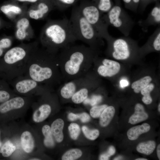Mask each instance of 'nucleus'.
Returning <instances> with one entry per match:
<instances>
[{
	"instance_id": "obj_1",
	"label": "nucleus",
	"mask_w": 160,
	"mask_h": 160,
	"mask_svg": "<svg viewBox=\"0 0 160 160\" xmlns=\"http://www.w3.org/2000/svg\"><path fill=\"white\" fill-rule=\"evenodd\" d=\"M57 54L63 81L81 77L89 71L97 57L96 49L84 45L68 46Z\"/></svg>"
},
{
	"instance_id": "obj_2",
	"label": "nucleus",
	"mask_w": 160,
	"mask_h": 160,
	"mask_svg": "<svg viewBox=\"0 0 160 160\" xmlns=\"http://www.w3.org/2000/svg\"><path fill=\"white\" fill-rule=\"evenodd\" d=\"M24 75L52 87L63 81L57 53L35 47L28 58Z\"/></svg>"
},
{
	"instance_id": "obj_3",
	"label": "nucleus",
	"mask_w": 160,
	"mask_h": 160,
	"mask_svg": "<svg viewBox=\"0 0 160 160\" xmlns=\"http://www.w3.org/2000/svg\"><path fill=\"white\" fill-rule=\"evenodd\" d=\"M40 39L45 49L55 53L77 40L69 20L66 17L48 21L42 30Z\"/></svg>"
},
{
	"instance_id": "obj_4",
	"label": "nucleus",
	"mask_w": 160,
	"mask_h": 160,
	"mask_svg": "<svg viewBox=\"0 0 160 160\" xmlns=\"http://www.w3.org/2000/svg\"><path fill=\"white\" fill-rule=\"evenodd\" d=\"M36 44H21L10 48L0 58L1 77L10 81L24 75L29 56Z\"/></svg>"
},
{
	"instance_id": "obj_5",
	"label": "nucleus",
	"mask_w": 160,
	"mask_h": 160,
	"mask_svg": "<svg viewBox=\"0 0 160 160\" xmlns=\"http://www.w3.org/2000/svg\"><path fill=\"white\" fill-rule=\"evenodd\" d=\"M73 33L77 40L85 43L96 49L102 38L95 29L81 13L78 6H74L69 19Z\"/></svg>"
},
{
	"instance_id": "obj_6",
	"label": "nucleus",
	"mask_w": 160,
	"mask_h": 160,
	"mask_svg": "<svg viewBox=\"0 0 160 160\" xmlns=\"http://www.w3.org/2000/svg\"><path fill=\"white\" fill-rule=\"evenodd\" d=\"M33 97L17 95L0 103V125L24 116L34 101Z\"/></svg>"
},
{
	"instance_id": "obj_7",
	"label": "nucleus",
	"mask_w": 160,
	"mask_h": 160,
	"mask_svg": "<svg viewBox=\"0 0 160 160\" xmlns=\"http://www.w3.org/2000/svg\"><path fill=\"white\" fill-rule=\"evenodd\" d=\"M9 82L14 91L20 95L39 96L47 92L53 91V87L39 83L24 75L17 77Z\"/></svg>"
},
{
	"instance_id": "obj_8",
	"label": "nucleus",
	"mask_w": 160,
	"mask_h": 160,
	"mask_svg": "<svg viewBox=\"0 0 160 160\" xmlns=\"http://www.w3.org/2000/svg\"><path fill=\"white\" fill-rule=\"evenodd\" d=\"M78 7L82 15L95 29L100 36L105 39L109 35L107 24L102 13L94 3L89 0H81Z\"/></svg>"
},
{
	"instance_id": "obj_9",
	"label": "nucleus",
	"mask_w": 160,
	"mask_h": 160,
	"mask_svg": "<svg viewBox=\"0 0 160 160\" xmlns=\"http://www.w3.org/2000/svg\"><path fill=\"white\" fill-rule=\"evenodd\" d=\"M18 135L21 148L27 156V158L38 155L40 151V139L33 127L26 124L22 125L19 127Z\"/></svg>"
},
{
	"instance_id": "obj_10",
	"label": "nucleus",
	"mask_w": 160,
	"mask_h": 160,
	"mask_svg": "<svg viewBox=\"0 0 160 160\" xmlns=\"http://www.w3.org/2000/svg\"><path fill=\"white\" fill-rule=\"evenodd\" d=\"M52 91L47 92L39 96L36 101L33 102L32 120L35 124L42 123L50 115L55 102V95Z\"/></svg>"
},
{
	"instance_id": "obj_11",
	"label": "nucleus",
	"mask_w": 160,
	"mask_h": 160,
	"mask_svg": "<svg viewBox=\"0 0 160 160\" xmlns=\"http://www.w3.org/2000/svg\"><path fill=\"white\" fill-rule=\"evenodd\" d=\"M95 74L89 71L87 74V79L84 84L73 95L72 101L74 103L80 104L88 97L90 92L97 86Z\"/></svg>"
},
{
	"instance_id": "obj_12",
	"label": "nucleus",
	"mask_w": 160,
	"mask_h": 160,
	"mask_svg": "<svg viewBox=\"0 0 160 160\" xmlns=\"http://www.w3.org/2000/svg\"><path fill=\"white\" fill-rule=\"evenodd\" d=\"M87 74L81 77L65 82L61 85L58 89V93L61 97L66 100L71 99L73 95L85 83Z\"/></svg>"
},
{
	"instance_id": "obj_13",
	"label": "nucleus",
	"mask_w": 160,
	"mask_h": 160,
	"mask_svg": "<svg viewBox=\"0 0 160 160\" xmlns=\"http://www.w3.org/2000/svg\"><path fill=\"white\" fill-rule=\"evenodd\" d=\"M96 65L97 74L103 77H111L117 74L121 69V65L117 61L107 58H103Z\"/></svg>"
},
{
	"instance_id": "obj_14",
	"label": "nucleus",
	"mask_w": 160,
	"mask_h": 160,
	"mask_svg": "<svg viewBox=\"0 0 160 160\" xmlns=\"http://www.w3.org/2000/svg\"><path fill=\"white\" fill-rule=\"evenodd\" d=\"M55 7L52 0H41L29 9L28 15L32 19H41L45 17Z\"/></svg>"
},
{
	"instance_id": "obj_15",
	"label": "nucleus",
	"mask_w": 160,
	"mask_h": 160,
	"mask_svg": "<svg viewBox=\"0 0 160 160\" xmlns=\"http://www.w3.org/2000/svg\"><path fill=\"white\" fill-rule=\"evenodd\" d=\"M112 57L118 60H124L129 57L130 50L128 42L125 39L119 38L115 39L112 43Z\"/></svg>"
},
{
	"instance_id": "obj_16",
	"label": "nucleus",
	"mask_w": 160,
	"mask_h": 160,
	"mask_svg": "<svg viewBox=\"0 0 160 160\" xmlns=\"http://www.w3.org/2000/svg\"><path fill=\"white\" fill-rule=\"evenodd\" d=\"M103 16V19L108 25V23L116 28L121 29L123 27L124 21L123 13L122 12L121 8L119 6H115L112 8Z\"/></svg>"
},
{
	"instance_id": "obj_17",
	"label": "nucleus",
	"mask_w": 160,
	"mask_h": 160,
	"mask_svg": "<svg viewBox=\"0 0 160 160\" xmlns=\"http://www.w3.org/2000/svg\"><path fill=\"white\" fill-rule=\"evenodd\" d=\"M30 28V22L27 18L24 17L19 19L16 25L15 36L17 38L20 40L27 39Z\"/></svg>"
},
{
	"instance_id": "obj_18",
	"label": "nucleus",
	"mask_w": 160,
	"mask_h": 160,
	"mask_svg": "<svg viewBox=\"0 0 160 160\" xmlns=\"http://www.w3.org/2000/svg\"><path fill=\"white\" fill-rule=\"evenodd\" d=\"M148 117L143 106L140 103H137L135 106L134 113L129 118L128 123L132 124H136L146 120Z\"/></svg>"
},
{
	"instance_id": "obj_19",
	"label": "nucleus",
	"mask_w": 160,
	"mask_h": 160,
	"mask_svg": "<svg viewBox=\"0 0 160 160\" xmlns=\"http://www.w3.org/2000/svg\"><path fill=\"white\" fill-rule=\"evenodd\" d=\"M64 126V121L60 118H58L54 120L50 126L54 140L58 143L61 142L63 139V130Z\"/></svg>"
},
{
	"instance_id": "obj_20",
	"label": "nucleus",
	"mask_w": 160,
	"mask_h": 160,
	"mask_svg": "<svg viewBox=\"0 0 160 160\" xmlns=\"http://www.w3.org/2000/svg\"><path fill=\"white\" fill-rule=\"evenodd\" d=\"M17 95L11 88L8 82L0 77V103Z\"/></svg>"
},
{
	"instance_id": "obj_21",
	"label": "nucleus",
	"mask_w": 160,
	"mask_h": 160,
	"mask_svg": "<svg viewBox=\"0 0 160 160\" xmlns=\"http://www.w3.org/2000/svg\"><path fill=\"white\" fill-rule=\"evenodd\" d=\"M151 128L150 126L147 123L133 127L129 129L127 132L128 139L134 140L137 139L141 134L148 132Z\"/></svg>"
},
{
	"instance_id": "obj_22",
	"label": "nucleus",
	"mask_w": 160,
	"mask_h": 160,
	"mask_svg": "<svg viewBox=\"0 0 160 160\" xmlns=\"http://www.w3.org/2000/svg\"><path fill=\"white\" fill-rule=\"evenodd\" d=\"M41 132L44 137L43 140L44 145L48 148L54 147L55 140L51 132L50 126L47 124L43 125L41 128Z\"/></svg>"
},
{
	"instance_id": "obj_23",
	"label": "nucleus",
	"mask_w": 160,
	"mask_h": 160,
	"mask_svg": "<svg viewBox=\"0 0 160 160\" xmlns=\"http://www.w3.org/2000/svg\"><path fill=\"white\" fill-rule=\"evenodd\" d=\"M115 110L112 106H108L103 111L100 116L99 123L101 126H107L113 118Z\"/></svg>"
},
{
	"instance_id": "obj_24",
	"label": "nucleus",
	"mask_w": 160,
	"mask_h": 160,
	"mask_svg": "<svg viewBox=\"0 0 160 160\" xmlns=\"http://www.w3.org/2000/svg\"><path fill=\"white\" fill-rule=\"evenodd\" d=\"M0 9L5 15L12 18L20 15L23 12L21 8L12 4H7L2 6L1 7Z\"/></svg>"
},
{
	"instance_id": "obj_25",
	"label": "nucleus",
	"mask_w": 160,
	"mask_h": 160,
	"mask_svg": "<svg viewBox=\"0 0 160 160\" xmlns=\"http://www.w3.org/2000/svg\"><path fill=\"white\" fill-rule=\"evenodd\" d=\"M156 147V143L153 140L141 142L139 143L136 147L137 152L146 155L151 154Z\"/></svg>"
},
{
	"instance_id": "obj_26",
	"label": "nucleus",
	"mask_w": 160,
	"mask_h": 160,
	"mask_svg": "<svg viewBox=\"0 0 160 160\" xmlns=\"http://www.w3.org/2000/svg\"><path fill=\"white\" fill-rule=\"evenodd\" d=\"M152 79L150 76H145L133 82L131 84V88L135 93H138L142 89L151 83Z\"/></svg>"
},
{
	"instance_id": "obj_27",
	"label": "nucleus",
	"mask_w": 160,
	"mask_h": 160,
	"mask_svg": "<svg viewBox=\"0 0 160 160\" xmlns=\"http://www.w3.org/2000/svg\"><path fill=\"white\" fill-rule=\"evenodd\" d=\"M154 87V84L153 83H150L140 91L141 94L143 95L142 100L144 104L149 105L152 103V99L150 95V93Z\"/></svg>"
},
{
	"instance_id": "obj_28",
	"label": "nucleus",
	"mask_w": 160,
	"mask_h": 160,
	"mask_svg": "<svg viewBox=\"0 0 160 160\" xmlns=\"http://www.w3.org/2000/svg\"><path fill=\"white\" fill-rule=\"evenodd\" d=\"M92 2L102 14L108 12L111 8V0H93Z\"/></svg>"
},
{
	"instance_id": "obj_29",
	"label": "nucleus",
	"mask_w": 160,
	"mask_h": 160,
	"mask_svg": "<svg viewBox=\"0 0 160 160\" xmlns=\"http://www.w3.org/2000/svg\"><path fill=\"white\" fill-rule=\"evenodd\" d=\"M82 152L79 149L74 148L70 149L65 152L62 156L63 160H74L80 158L82 155Z\"/></svg>"
},
{
	"instance_id": "obj_30",
	"label": "nucleus",
	"mask_w": 160,
	"mask_h": 160,
	"mask_svg": "<svg viewBox=\"0 0 160 160\" xmlns=\"http://www.w3.org/2000/svg\"><path fill=\"white\" fill-rule=\"evenodd\" d=\"M81 0H52L55 7L59 9L63 10L74 5Z\"/></svg>"
},
{
	"instance_id": "obj_31",
	"label": "nucleus",
	"mask_w": 160,
	"mask_h": 160,
	"mask_svg": "<svg viewBox=\"0 0 160 160\" xmlns=\"http://www.w3.org/2000/svg\"><path fill=\"white\" fill-rule=\"evenodd\" d=\"M12 44V40L8 38L0 39V58L10 48Z\"/></svg>"
},
{
	"instance_id": "obj_32",
	"label": "nucleus",
	"mask_w": 160,
	"mask_h": 160,
	"mask_svg": "<svg viewBox=\"0 0 160 160\" xmlns=\"http://www.w3.org/2000/svg\"><path fill=\"white\" fill-rule=\"evenodd\" d=\"M82 130L86 137L91 140H95L99 135V131L97 129H90L84 126L82 127Z\"/></svg>"
},
{
	"instance_id": "obj_33",
	"label": "nucleus",
	"mask_w": 160,
	"mask_h": 160,
	"mask_svg": "<svg viewBox=\"0 0 160 160\" xmlns=\"http://www.w3.org/2000/svg\"><path fill=\"white\" fill-rule=\"evenodd\" d=\"M68 129L71 137L73 140H76L80 132L79 126L76 123H71L68 126Z\"/></svg>"
},
{
	"instance_id": "obj_34",
	"label": "nucleus",
	"mask_w": 160,
	"mask_h": 160,
	"mask_svg": "<svg viewBox=\"0 0 160 160\" xmlns=\"http://www.w3.org/2000/svg\"><path fill=\"white\" fill-rule=\"evenodd\" d=\"M108 106L106 104L93 106L90 111V115L93 118L99 117L104 109Z\"/></svg>"
},
{
	"instance_id": "obj_35",
	"label": "nucleus",
	"mask_w": 160,
	"mask_h": 160,
	"mask_svg": "<svg viewBox=\"0 0 160 160\" xmlns=\"http://www.w3.org/2000/svg\"><path fill=\"white\" fill-rule=\"evenodd\" d=\"M102 99L101 96L93 95L90 98L87 97L83 103L85 105H90L93 106L100 103Z\"/></svg>"
},
{
	"instance_id": "obj_36",
	"label": "nucleus",
	"mask_w": 160,
	"mask_h": 160,
	"mask_svg": "<svg viewBox=\"0 0 160 160\" xmlns=\"http://www.w3.org/2000/svg\"><path fill=\"white\" fill-rule=\"evenodd\" d=\"M151 17L153 18L154 21L158 23L160 22V8L158 7H154L151 14Z\"/></svg>"
},
{
	"instance_id": "obj_37",
	"label": "nucleus",
	"mask_w": 160,
	"mask_h": 160,
	"mask_svg": "<svg viewBox=\"0 0 160 160\" xmlns=\"http://www.w3.org/2000/svg\"><path fill=\"white\" fill-rule=\"evenodd\" d=\"M153 46L155 50L160 51V33L159 32L155 37L153 42Z\"/></svg>"
},
{
	"instance_id": "obj_38",
	"label": "nucleus",
	"mask_w": 160,
	"mask_h": 160,
	"mask_svg": "<svg viewBox=\"0 0 160 160\" xmlns=\"http://www.w3.org/2000/svg\"><path fill=\"white\" fill-rule=\"evenodd\" d=\"M77 119H79L82 122L86 123L89 121L90 117L89 115L85 112L77 114Z\"/></svg>"
},
{
	"instance_id": "obj_39",
	"label": "nucleus",
	"mask_w": 160,
	"mask_h": 160,
	"mask_svg": "<svg viewBox=\"0 0 160 160\" xmlns=\"http://www.w3.org/2000/svg\"><path fill=\"white\" fill-rule=\"evenodd\" d=\"M115 151L116 150L114 147L111 146L109 148L107 152L105 153L108 157H109L113 155L115 153Z\"/></svg>"
},
{
	"instance_id": "obj_40",
	"label": "nucleus",
	"mask_w": 160,
	"mask_h": 160,
	"mask_svg": "<svg viewBox=\"0 0 160 160\" xmlns=\"http://www.w3.org/2000/svg\"><path fill=\"white\" fill-rule=\"evenodd\" d=\"M3 125H0V150L3 144V138L4 137Z\"/></svg>"
},
{
	"instance_id": "obj_41",
	"label": "nucleus",
	"mask_w": 160,
	"mask_h": 160,
	"mask_svg": "<svg viewBox=\"0 0 160 160\" xmlns=\"http://www.w3.org/2000/svg\"><path fill=\"white\" fill-rule=\"evenodd\" d=\"M68 118L71 121H74L77 119V114L72 113H70L68 115Z\"/></svg>"
},
{
	"instance_id": "obj_42",
	"label": "nucleus",
	"mask_w": 160,
	"mask_h": 160,
	"mask_svg": "<svg viewBox=\"0 0 160 160\" xmlns=\"http://www.w3.org/2000/svg\"><path fill=\"white\" fill-rule=\"evenodd\" d=\"M109 158L105 153L102 154L100 157V159L101 160H108Z\"/></svg>"
},
{
	"instance_id": "obj_43",
	"label": "nucleus",
	"mask_w": 160,
	"mask_h": 160,
	"mask_svg": "<svg viewBox=\"0 0 160 160\" xmlns=\"http://www.w3.org/2000/svg\"><path fill=\"white\" fill-rule=\"evenodd\" d=\"M21 2H28L31 3H35L39 0H17Z\"/></svg>"
},
{
	"instance_id": "obj_44",
	"label": "nucleus",
	"mask_w": 160,
	"mask_h": 160,
	"mask_svg": "<svg viewBox=\"0 0 160 160\" xmlns=\"http://www.w3.org/2000/svg\"><path fill=\"white\" fill-rule=\"evenodd\" d=\"M157 154L158 159H160V145L159 144L157 148Z\"/></svg>"
},
{
	"instance_id": "obj_45",
	"label": "nucleus",
	"mask_w": 160,
	"mask_h": 160,
	"mask_svg": "<svg viewBox=\"0 0 160 160\" xmlns=\"http://www.w3.org/2000/svg\"><path fill=\"white\" fill-rule=\"evenodd\" d=\"M147 159L144 158H138L135 159V160H147Z\"/></svg>"
},
{
	"instance_id": "obj_46",
	"label": "nucleus",
	"mask_w": 160,
	"mask_h": 160,
	"mask_svg": "<svg viewBox=\"0 0 160 160\" xmlns=\"http://www.w3.org/2000/svg\"><path fill=\"white\" fill-rule=\"evenodd\" d=\"M122 158L121 156H118L115 158L114 160H119L121 159Z\"/></svg>"
},
{
	"instance_id": "obj_47",
	"label": "nucleus",
	"mask_w": 160,
	"mask_h": 160,
	"mask_svg": "<svg viewBox=\"0 0 160 160\" xmlns=\"http://www.w3.org/2000/svg\"><path fill=\"white\" fill-rule=\"evenodd\" d=\"M123 1L126 3H129L131 1V0H123Z\"/></svg>"
},
{
	"instance_id": "obj_48",
	"label": "nucleus",
	"mask_w": 160,
	"mask_h": 160,
	"mask_svg": "<svg viewBox=\"0 0 160 160\" xmlns=\"http://www.w3.org/2000/svg\"><path fill=\"white\" fill-rule=\"evenodd\" d=\"M123 82L124 83L122 82L121 83L123 86H125V84L126 85V83H127V82L125 83V82H126V81L124 80L123 81Z\"/></svg>"
},
{
	"instance_id": "obj_49",
	"label": "nucleus",
	"mask_w": 160,
	"mask_h": 160,
	"mask_svg": "<svg viewBox=\"0 0 160 160\" xmlns=\"http://www.w3.org/2000/svg\"><path fill=\"white\" fill-rule=\"evenodd\" d=\"M158 111L160 112V103L159 104L158 106Z\"/></svg>"
},
{
	"instance_id": "obj_50",
	"label": "nucleus",
	"mask_w": 160,
	"mask_h": 160,
	"mask_svg": "<svg viewBox=\"0 0 160 160\" xmlns=\"http://www.w3.org/2000/svg\"><path fill=\"white\" fill-rule=\"evenodd\" d=\"M133 1L135 3H137L138 2L140 1V0H133Z\"/></svg>"
},
{
	"instance_id": "obj_51",
	"label": "nucleus",
	"mask_w": 160,
	"mask_h": 160,
	"mask_svg": "<svg viewBox=\"0 0 160 160\" xmlns=\"http://www.w3.org/2000/svg\"><path fill=\"white\" fill-rule=\"evenodd\" d=\"M0 77H1V76H0Z\"/></svg>"
}]
</instances>
